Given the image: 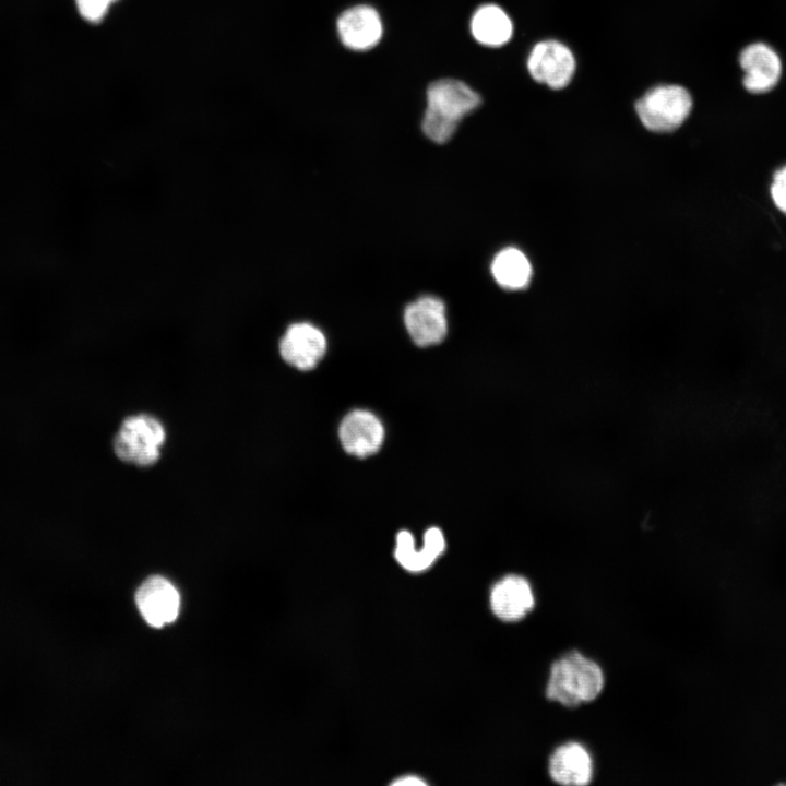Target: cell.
<instances>
[{
    "mask_svg": "<svg viewBox=\"0 0 786 786\" xmlns=\"http://www.w3.org/2000/svg\"><path fill=\"white\" fill-rule=\"evenodd\" d=\"M336 27L342 43L353 50L372 48L383 32L378 12L369 5H356L344 11Z\"/></svg>",
    "mask_w": 786,
    "mask_h": 786,
    "instance_id": "13",
    "label": "cell"
},
{
    "mask_svg": "<svg viewBox=\"0 0 786 786\" xmlns=\"http://www.w3.org/2000/svg\"><path fill=\"white\" fill-rule=\"evenodd\" d=\"M693 102L689 91L678 84H660L650 88L636 103L642 124L653 132H670L689 117Z\"/></svg>",
    "mask_w": 786,
    "mask_h": 786,
    "instance_id": "4",
    "label": "cell"
},
{
    "mask_svg": "<svg viewBox=\"0 0 786 786\" xmlns=\"http://www.w3.org/2000/svg\"><path fill=\"white\" fill-rule=\"evenodd\" d=\"M325 350L326 338L323 332L305 321L289 324L278 342L283 360L302 371L313 369L323 358Z\"/></svg>",
    "mask_w": 786,
    "mask_h": 786,
    "instance_id": "6",
    "label": "cell"
},
{
    "mask_svg": "<svg viewBox=\"0 0 786 786\" xmlns=\"http://www.w3.org/2000/svg\"><path fill=\"white\" fill-rule=\"evenodd\" d=\"M444 548V536L438 527H430L426 531L424 547L419 551L414 546L413 535L407 531H401L396 536L394 556L404 569L410 572H421L430 568Z\"/></svg>",
    "mask_w": 786,
    "mask_h": 786,
    "instance_id": "14",
    "label": "cell"
},
{
    "mask_svg": "<svg viewBox=\"0 0 786 786\" xmlns=\"http://www.w3.org/2000/svg\"><path fill=\"white\" fill-rule=\"evenodd\" d=\"M404 322L409 336L418 346L438 344L448 331L445 306L437 297L424 296L405 308Z\"/></svg>",
    "mask_w": 786,
    "mask_h": 786,
    "instance_id": "9",
    "label": "cell"
},
{
    "mask_svg": "<svg viewBox=\"0 0 786 786\" xmlns=\"http://www.w3.org/2000/svg\"><path fill=\"white\" fill-rule=\"evenodd\" d=\"M604 684L600 666L580 652L571 651L551 665L546 698L565 707H576L597 699Z\"/></svg>",
    "mask_w": 786,
    "mask_h": 786,
    "instance_id": "2",
    "label": "cell"
},
{
    "mask_svg": "<svg viewBox=\"0 0 786 786\" xmlns=\"http://www.w3.org/2000/svg\"><path fill=\"white\" fill-rule=\"evenodd\" d=\"M770 195L775 207L786 215V165H783L774 172L770 186Z\"/></svg>",
    "mask_w": 786,
    "mask_h": 786,
    "instance_id": "18",
    "label": "cell"
},
{
    "mask_svg": "<svg viewBox=\"0 0 786 786\" xmlns=\"http://www.w3.org/2000/svg\"><path fill=\"white\" fill-rule=\"evenodd\" d=\"M473 37L481 45L500 47L513 35V23L507 12L497 4L478 8L471 21Z\"/></svg>",
    "mask_w": 786,
    "mask_h": 786,
    "instance_id": "15",
    "label": "cell"
},
{
    "mask_svg": "<svg viewBox=\"0 0 786 786\" xmlns=\"http://www.w3.org/2000/svg\"><path fill=\"white\" fill-rule=\"evenodd\" d=\"M118 0H75L80 15L90 23L104 20L111 4Z\"/></svg>",
    "mask_w": 786,
    "mask_h": 786,
    "instance_id": "17",
    "label": "cell"
},
{
    "mask_svg": "<svg viewBox=\"0 0 786 786\" xmlns=\"http://www.w3.org/2000/svg\"><path fill=\"white\" fill-rule=\"evenodd\" d=\"M743 71L742 85L751 94H765L778 84L783 66L778 53L767 44L757 41L747 45L739 53Z\"/></svg>",
    "mask_w": 786,
    "mask_h": 786,
    "instance_id": "8",
    "label": "cell"
},
{
    "mask_svg": "<svg viewBox=\"0 0 786 786\" xmlns=\"http://www.w3.org/2000/svg\"><path fill=\"white\" fill-rule=\"evenodd\" d=\"M491 273L502 288L517 290L529 284L533 270L529 260L521 250L508 247L493 258Z\"/></svg>",
    "mask_w": 786,
    "mask_h": 786,
    "instance_id": "16",
    "label": "cell"
},
{
    "mask_svg": "<svg viewBox=\"0 0 786 786\" xmlns=\"http://www.w3.org/2000/svg\"><path fill=\"white\" fill-rule=\"evenodd\" d=\"M535 606L529 582L521 575L510 574L499 580L490 592L492 612L503 621H519Z\"/></svg>",
    "mask_w": 786,
    "mask_h": 786,
    "instance_id": "11",
    "label": "cell"
},
{
    "mask_svg": "<svg viewBox=\"0 0 786 786\" xmlns=\"http://www.w3.org/2000/svg\"><path fill=\"white\" fill-rule=\"evenodd\" d=\"M392 784L398 785V786H410V785L421 786V785H426V782L416 776H406V777L394 781Z\"/></svg>",
    "mask_w": 786,
    "mask_h": 786,
    "instance_id": "19",
    "label": "cell"
},
{
    "mask_svg": "<svg viewBox=\"0 0 786 786\" xmlns=\"http://www.w3.org/2000/svg\"><path fill=\"white\" fill-rule=\"evenodd\" d=\"M480 103V95L462 81L442 79L431 83L421 123L424 133L438 144L448 142L461 120Z\"/></svg>",
    "mask_w": 786,
    "mask_h": 786,
    "instance_id": "1",
    "label": "cell"
},
{
    "mask_svg": "<svg viewBox=\"0 0 786 786\" xmlns=\"http://www.w3.org/2000/svg\"><path fill=\"white\" fill-rule=\"evenodd\" d=\"M548 772L559 785L585 786L593 779V759L583 745L567 742L556 748L550 755Z\"/></svg>",
    "mask_w": 786,
    "mask_h": 786,
    "instance_id": "12",
    "label": "cell"
},
{
    "mask_svg": "<svg viewBox=\"0 0 786 786\" xmlns=\"http://www.w3.org/2000/svg\"><path fill=\"white\" fill-rule=\"evenodd\" d=\"M135 605L147 624L162 628L177 619L180 595L169 580L160 575H152L138 587Z\"/></svg>",
    "mask_w": 786,
    "mask_h": 786,
    "instance_id": "7",
    "label": "cell"
},
{
    "mask_svg": "<svg viewBox=\"0 0 786 786\" xmlns=\"http://www.w3.org/2000/svg\"><path fill=\"white\" fill-rule=\"evenodd\" d=\"M575 69L573 52L559 40L546 39L537 43L527 57V70L531 76L553 90L568 86Z\"/></svg>",
    "mask_w": 786,
    "mask_h": 786,
    "instance_id": "5",
    "label": "cell"
},
{
    "mask_svg": "<svg viewBox=\"0 0 786 786\" xmlns=\"http://www.w3.org/2000/svg\"><path fill=\"white\" fill-rule=\"evenodd\" d=\"M164 424L151 414L126 417L114 438V452L123 463L150 467L158 462L166 442Z\"/></svg>",
    "mask_w": 786,
    "mask_h": 786,
    "instance_id": "3",
    "label": "cell"
},
{
    "mask_svg": "<svg viewBox=\"0 0 786 786\" xmlns=\"http://www.w3.org/2000/svg\"><path fill=\"white\" fill-rule=\"evenodd\" d=\"M338 436L347 453L365 457L380 449L384 438V428L380 419L371 412L355 409L343 418Z\"/></svg>",
    "mask_w": 786,
    "mask_h": 786,
    "instance_id": "10",
    "label": "cell"
}]
</instances>
